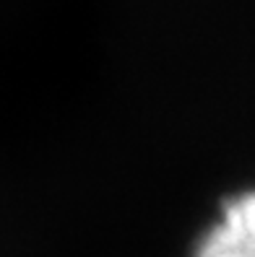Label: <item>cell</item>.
<instances>
[{
  "label": "cell",
  "instance_id": "obj_1",
  "mask_svg": "<svg viewBox=\"0 0 255 257\" xmlns=\"http://www.w3.org/2000/svg\"><path fill=\"white\" fill-rule=\"evenodd\" d=\"M190 257H255V187L227 198L201 231Z\"/></svg>",
  "mask_w": 255,
  "mask_h": 257
}]
</instances>
